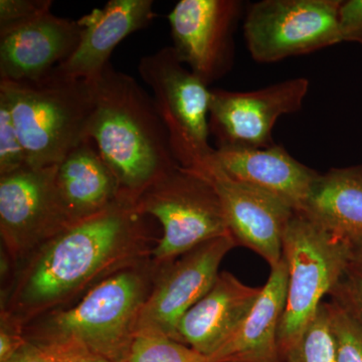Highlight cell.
<instances>
[{
    "label": "cell",
    "mask_w": 362,
    "mask_h": 362,
    "mask_svg": "<svg viewBox=\"0 0 362 362\" xmlns=\"http://www.w3.org/2000/svg\"><path fill=\"white\" fill-rule=\"evenodd\" d=\"M151 216L123 194L52 235L14 267L1 311L23 325L65 308L117 272L151 258Z\"/></svg>",
    "instance_id": "1"
},
{
    "label": "cell",
    "mask_w": 362,
    "mask_h": 362,
    "mask_svg": "<svg viewBox=\"0 0 362 362\" xmlns=\"http://www.w3.org/2000/svg\"><path fill=\"white\" fill-rule=\"evenodd\" d=\"M95 109L88 137L116 176L121 192L136 199L180 166L153 98L136 78L109 64L95 80Z\"/></svg>",
    "instance_id": "2"
},
{
    "label": "cell",
    "mask_w": 362,
    "mask_h": 362,
    "mask_svg": "<svg viewBox=\"0 0 362 362\" xmlns=\"http://www.w3.org/2000/svg\"><path fill=\"white\" fill-rule=\"evenodd\" d=\"M159 266L147 261L117 272L63 309L25 326L26 339L78 347L126 362Z\"/></svg>",
    "instance_id": "3"
},
{
    "label": "cell",
    "mask_w": 362,
    "mask_h": 362,
    "mask_svg": "<svg viewBox=\"0 0 362 362\" xmlns=\"http://www.w3.org/2000/svg\"><path fill=\"white\" fill-rule=\"evenodd\" d=\"M30 168L57 165L88 137L95 81L52 71L37 82L0 80Z\"/></svg>",
    "instance_id": "4"
},
{
    "label": "cell",
    "mask_w": 362,
    "mask_h": 362,
    "mask_svg": "<svg viewBox=\"0 0 362 362\" xmlns=\"http://www.w3.org/2000/svg\"><path fill=\"white\" fill-rule=\"evenodd\" d=\"M354 250L304 214H293L283 240L288 290L278 335L282 359L316 316L324 296L346 275Z\"/></svg>",
    "instance_id": "5"
},
{
    "label": "cell",
    "mask_w": 362,
    "mask_h": 362,
    "mask_svg": "<svg viewBox=\"0 0 362 362\" xmlns=\"http://www.w3.org/2000/svg\"><path fill=\"white\" fill-rule=\"evenodd\" d=\"M135 204L139 211L160 223L162 235L151 254L158 266L230 233L216 189L192 169L177 166L169 171Z\"/></svg>",
    "instance_id": "6"
},
{
    "label": "cell",
    "mask_w": 362,
    "mask_h": 362,
    "mask_svg": "<svg viewBox=\"0 0 362 362\" xmlns=\"http://www.w3.org/2000/svg\"><path fill=\"white\" fill-rule=\"evenodd\" d=\"M138 73L151 89L176 160L185 168H201L214 152L209 141L211 90L181 63L173 47L143 57Z\"/></svg>",
    "instance_id": "7"
},
{
    "label": "cell",
    "mask_w": 362,
    "mask_h": 362,
    "mask_svg": "<svg viewBox=\"0 0 362 362\" xmlns=\"http://www.w3.org/2000/svg\"><path fill=\"white\" fill-rule=\"evenodd\" d=\"M341 0H263L247 8L244 35L252 58L276 63L340 44Z\"/></svg>",
    "instance_id": "8"
},
{
    "label": "cell",
    "mask_w": 362,
    "mask_h": 362,
    "mask_svg": "<svg viewBox=\"0 0 362 362\" xmlns=\"http://www.w3.org/2000/svg\"><path fill=\"white\" fill-rule=\"evenodd\" d=\"M57 165L0 176V235L11 267L71 225L56 187Z\"/></svg>",
    "instance_id": "9"
},
{
    "label": "cell",
    "mask_w": 362,
    "mask_h": 362,
    "mask_svg": "<svg viewBox=\"0 0 362 362\" xmlns=\"http://www.w3.org/2000/svg\"><path fill=\"white\" fill-rule=\"evenodd\" d=\"M235 247L230 233L159 266L140 314L137 334L156 333L175 339L181 318L211 289L221 261Z\"/></svg>",
    "instance_id": "10"
},
{
    "label": "cell",
    "mask_w": 362,
    "mask_h": 362,
    "mask_svg": "<svg viewBox=\"0 0 362 362\" xmlns=\"http://www.w3.org/2000/svg\"><path fill=\"white\" fill-rule=\"evenodd\" d=\"M308 90L309 81L305 78L252 92L211 90L209 131L218 148H266L275 144L273 129L278 119L299 111Z\"/></svg>",
    "instance_id": "11"
},
{
    "label": "cell",
    "mask_w": 362,
    "mask_h": 362,
    "mask_svg": "<svg viewBox=\"0 0 362 362\" xmlns=\"http://www.w3.org/2000/svg\"><path fill=\"white\" fill-rule=\"evenodd\" d=\"M243 7L238 0H180L168 14L176 56L207 86L232 69Z\"/></svg>",
    "instance_id": "12"
},
{
    "label": "cell",
    "mask_w": 362,
    "mask_h": 362,
    "mask_svg": "<svg viewBox=\"0 0 362 362\" xmlns=\"http://www.w3.org/2000/svg\"><path fill=\"white\" fill-rule=\"evenodd\" d=\"M194 171L216 189L237 246L256 252L271 268L277 266L283 258V240L294 209L268 192L233 180L216 165L213 156Z\"/></svg>",
    "instance_id": "13"
},
{
    "label": "cell",
    "mask_w": 362,
    "mask_h": 362,
    "mask_svg": "<svg viewBox=\"0 0 362 362\" xmlns=\"http://www.w3.org/2000/svg\"><path fill=\"white\" fill-rule=\"evenodd\" d=\"M78 21L52 11L0 28V80L37 82L49 76L77 49Z\"/></svg>",
    "instance_id": "14"
},
{
    "label": "cell",
    "mask_w": 362,
    "mask_h": 362,
    "mask_svg": "<svg viewBox=\"0 0 362 362\" xmlns=\"http://www.w3.org/2000/svg\"><path fill=\"white\" fill-rule=\"evenodd\" d=\"M152 0H110L78 20L82 37L70 58L54 71L75 78L95 81L110 64L117 45L146 28L156 18Z\"/></svg>",
    "instance_id": "15"
},
{
    "label": "cell",
    "mask_w": 362,
    "mask_h": 362,
    "mask_svg": "<svg viewBox=\"0 0 362 362\" xmlns=\"http://www.w3.org/2000/svg\"><path fill=\"white\" fill-rule=\"evenodd\" d=\"M261 291L228 272L218 274L211 289L181 318L175 340L213 356L235 334Z\"/></svg>",
    "instance_id": "16"
},
{
    "label": "cell",
    "mask_w": 362,
    "mask_h": 362,
    "mask_svg": "<svg viewBox=\"0 0 362 362\" xmlns=\"http://www.w3.org/2000/svg\"><path fill=\"white\" fill-rule=\"evenodd\" d=\"M213 161L233 180L278 197L298 213L303 211L319 175L276 144L266 148L218 147Z\"/></svg>",
    "instance_id": "17"
},
{
    "label": "cell",
    "mask_w": 362,
    "mask_h": 362,
    "mask_svg": "<svg viewBox=\"0 0 362 362\" xmlns=\"http://www.w3.org/2000/svg\"><path fill=\"white\" fill-rule=\"evenodd\" d=\"M288 269L282 258L235 334L213 356L211 362H284L278 335L286 307Z\"/></svg>",
    "instance_id": "18"
},
{
    "label": "cell",
    "mask_w": 362,
    "mask_h": 362,
    "mask_svg": "<svg viewBox=\"0 0 362 362\" xmlns=\"http://www.w3.org/2000/svg\"><path fill=\"white\" fill-rule=\"evenodd\" d=\"M54 180L71 223L101 213L123 195L116 176L90 138L57 164Z\"/></svg>",
    "instance_id": "19"
},
{
    "label": "cell",
    "mask_w": 362,
    "mask_h": 362,
    "mask_svg": "<svg viewBox=\"0 0 362 362\" xmlns=\"http://www.w3.org/2000/svg\"><path fill=\"white\" fill-rule=\"evenodd\" d=\"M301 213L354 247L362 244V164L319 173Z\"/></svg>",
    "instance_id": "20"
},
{
    "label": "cell",
    "mask_w": 362,
    "mask_h": 362,
    "mask_svg": "<svg viewBox=\"0 0 362 362\" xmlns=\"http://www.w3.org/2000/svg\"><path fill=\"white\" fill-rule=\"evenodd\" d=\"M283 361L337 362L328 303L323 302L296 344L283 356Z\"/></svg>",
    "instance_id": "21"
},
{
    "label": "cell",
    "mask_w": 362,
    "mask_h": 362,
    "mask_svg": "<svg viewBox=\"0 0 362 362\" xmlns=\"http://www.w3.org/2000/svg\"><path fill=\"white\" fill-rule=\"evenodd\" d=\"M126 362H211V358L173 338L138 333Z\"/></svg>",
    "instance_id": "22"
},
{
    "label": "cell",
    "mask_w": 362,
    "mask_h": 362,
    "mask_svg": "<svg viewBox=\"0 0 362 362\" xmlns=\"http://www.w3.org/2000/svg\"><path fill=\"white\" fill-rule=\"evenodd\" d=\"M337 362H362V324L337 302L328 303Z\"/></svg>",
    "instance_id": "23"
},
{
    "label": "cell",
    "mask_w": 362,
    "mask_h": 362,
    "mask_svg": "<svg viewBox=\"0 0 362 362\" xmlns=\"http://www.w3.org/2000/svg\"><path fill=\"white\" fill-rule=\"evenodd\" d=\"M28 156L16 129L13 114L0 97V176L28 168Z\"/></svg>",
    "instance_id": "24"
},
{
    "label": "cell",
    "mask_w": 362,
    "mask_h": 362,
    "mask_svg": "<svg viewBox=\"0 0 362 362\" xmlns=\"http://www.w3.org/2000/svg\"><path fill=\"white\" fill-rule=\"evenodd\" d=\"M331 300L362 324V275L347 271L341 282L330 294Z\"/></svg>",
    "instance_id": "25"
},
{
    "label": "cell",
    "mask_w": 362,
    "mask_h": 362,
    "mask_svg": "<svg viewBox=\"0 0 362 362\" xmlns=\"http://www.w3.org/2000/svg\"><path fill=\"white\" fill-rule=\"evenodd\" d=\"M52 0H0V28L51 11Z\"/></svg>",
    "instance_id": "26"
},
{
    "label": "cell",
    "mask_w": 362,
    "mask_h": 362,
    "mask_svg": "<svg viewBox=\"0 0 362 362\" xmlns=\"http://www.w3.org/2000/svg\"><path fill=\"white\" fill-rule=\"evenodd\" d=\"M25 325L8 315L0 313V362H6L25 344Z\"/></svg>",
    "instance_id": "27"
},
{
    "label": "cell",
    "mask_w": 362,
    "mask_h": 362,
    "mask_svg": "<svg viewBox=\"0 0 362 362\" xmlns=\"http://www.w3.org/2000/svg\"><path fill=\"white\" fill-rule=\"evenodd\" d=\"M340 42L362 45V0L342 1L338 18Z\"/></svg>",
    "instance_id": "28"
},
{
    "label": "cell",
    "mask_w": 362,
    "mask_h": 362,
    "mask_svg": "<svg viewBox=\"0 0 362 362\" xmlns=\"http://www.w3.org/2000/svg\"><path fill=\"white\" fill-rule=\"evenodd\" d=\"M63 349L58 345L28 340L13 357L6 362H59Z\"/></svg>",
    "instance_id": "29"
},
{
    "label": "cell",
    "mask_w": 362,
    "mask_h": 362,
    "mask_svg": "<svg viewBox=\"0 0 362 362\" xmlns=\"http://www.w3.org/2000/svg\"><path fill=\"white\" fill-rule=\"evenodd\" d=\"M58 346L63 349L59 362H113L103 356H97L78 347L66 346V345H58Z\"/></svg>",
    "instance_id": "30"
},
{
    "label": "cell",
    "mask_w": 362,
    "mask_h": 362,
    "mask_svg": "<svg viewBox=\"0 0 362 362\" xmlns=\"http://www.w3.org/2000/svg\"><path fill=\"white\" fill-rule=\"evenodd\" d=\"M349 270L362 275V244L354 247Z\"/></svg>",
    "instance_id": "31"
}]
</instances>
